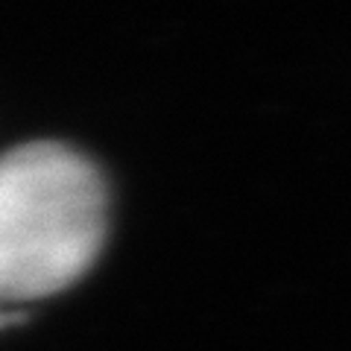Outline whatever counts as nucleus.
<instances>
[{
  "instance_id": "nucleus-1",
  "label": "nucleus",
  "mask_w": 351,
  "mask_h": 351,
  "mask_svg": "<svg viewBox=\"0 0 351 351\" xmlns=\"http://www.w3.org/2000/svg\"><path fill=\"white\" fill-rule=\"evenodd\" d=\"M106 234V188L59 144L0 158V299H36L80 278Z\"/></svg>"
}]
</instances>
